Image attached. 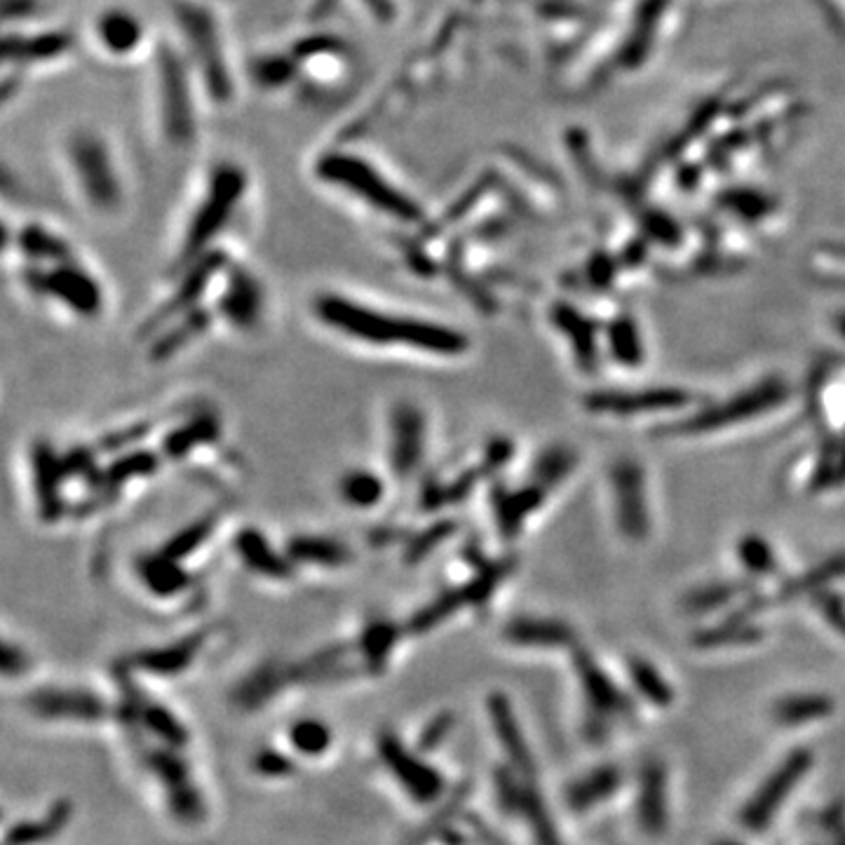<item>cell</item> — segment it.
<instances>
[{
    "instance_id": "1",
    "label": "cell",
    "mask_w": 845,
    "mask_h": 845,
    "mask_svg": "<svg viewBox=\"0 0 845 845\" xmlns=\"http://www.w3.org/2000/svg\"><path fill=\"white\" fill-rule=\"evenodd\" d=\"M316 316L329 329L371 346H398L435 355H463L470 348L465 333L454 327L416 318L392 316L377 308L350 301L341 293H322L312 303Z\"/></svg>"
},
{
    "instance_id": "2",
    "label": "cell",
    "mask_w": 845,
    "mask_h": 845,
    "mask_svg": "<svg viewBox=\"0 0 845 845\" xmlns=\"http://www.w3.org/2000/svg\"><path fill=\"white\" fill-rule=\"evenodd\" d=\"M172 14L176 35H179L176 43L184 50L203 96L214 106H230L238 96V73H235L226 29L214 3L174 0Z\"/></svg>"
},
{
    "instance_id": "3",
    "label": "cell",
    "mask_w": 845,
    "mask_h": 845,
    "mask_svg": "<svg viewBox=\"0 0 845 845\" xmlns=\"http://www.w3.org/2000/svg\"><path fill=\"white\" fill-rule=\"evenodd\" d=\"M316 176L322 184L348 193L350 198H358L373 212L390 216V219L416 226L425 216L423 207L411 195L400 190V186L392 184L377 165L360 153L343 148L324 151L316 163Z\"/></svg>"
},
{
    "instance_id": "4",
    "label": "cell",
    "mask_w": 845,
    "mask_h": 845,
    "mask_svg": "<svg viewBox=\"0 0 845 845\" xmlns=\"http://www.w3.org/2000/svg\"><path fill=\"white\" fill-rule=\"evenodd\" d=\"M155 115L167 144L190 146L198 136V81L176 41H161L153 52Z\"/></svg>"
},
{
    "instance_id": "5",
    "label": "cell",
    "mask_w": 845,
    "mask_h": 845,
    "mask_svg": "<svg viewBox=\"0 0 845 845\" xmlns=\"http://www.w3.org/2000/svg\"><path fill=\"white\" fill-rule=\"evenodd\" d=\"M64 163L83 200L100 214L123 205V179L106 136L87 125L73 127L64 140Z\"/></svg>"
},
{
    "instance_id": "6",
    "label": "cell",
    "mask_w": 845,
    "mask_h": 845,
    "mask_svg": "<svg viewBox=\"0 0 845 845\" xmlns=\"http://www.w3.org/2000/svg\"><path fill=\"white\" fill-rule=\"evenodd\" d=\"M247 186H249L247 172L238 163L224 161L212 169L203 200L198 203V209H195L190 216V224H188L182 254H179L182 266L205 257V249L212 245L216 235L226 228L230 216L243 203Z\"/></svg>"
},
{
    "instance_id": "7",
    "label": "cell",
    "mask_w": 845,
    "mask_h": 845,
    "mask_svg": "<svg viewBox=\"0 0 845 845\" xmlns=\"http://www.w3.org/2000/svg\"><path fill=\"white\" fill-rule=\"evenodd\" d=\"M790 395V388L780 379H769L750 390L740 392L738 398L721 402L717 406H710L700 411V414L677 421L672 425L660 427L662 437H693V435H707V432L725 427V425H735L742 421H750L761 416L763 411L780 406Z\"/></svg>"
},
{
    "instance_id": "8",
    "label": "cell",
    "mask_w": 845,
    "mask_h": 845,
    "mask_svg": "<svg viewBox=\"0 0 845 845\" xmlns=\"http://www.w3.org/2000/svg\"><path fill=\"white\" fill-rule=\"evenodd\" d=\"M75 48L71 31L59 27L41 29H8L3 38L6 71L24 73L29 69H43L66 59Z\"/></svg>"
},
{
    "instance_id": "9",
    "label": "cell",
    "mask_w": 845,
    "mask_h": 845,
    "mask_svg": "<svg viewBox=\"0 0 845 845\" xmlns=\"http://www.w3.org/2000/svg\"><path fill=\"white\" fill-rule=\"evenodd\" d=\"M27 285H31L35 291L54 297L59 303L78 312V316L92 318L102 310L104 297L100 285H96L90 272L73 261L56 264L48 272H27Z\"/></svg>"
},
{
    "instance_id": "10",
    "label": "cell",
    "mask_w": 845,
    "mask_h": 845,
    "mask_svg": "<svg viewBox=\"0 0 845 845\" xmlns=\"http://www.w3.org/2000/svg\"><path fill=\"white\" fill-rule=\"evenodd\" d=\"M92 38L102 54L113 62L134 59L148 43L142 17L125 6H109L92 22Z\"/></svg>"
},
{
    "instance_id": "11",
    "label": "cell",
    "mask_w": 845,
    "mask_h": 845,
    "mask_svg": "<svg viewBox=\"0 0 845 845\" xmlns=\"http://www.w3.org/2000/svg\"><path fill=\"white\" fill-rule=\"evenodd\" d=\"M423 456H425L423 411L411 402H400L390 414V444H388L390 473L400 480H409L419 470Z\"/></svg>"
},
{
    "instance_id": "12",
    "label": "cell",
    "mask_w": 845,
    "mask_h": 845,
    "mask_svg": "<svg viewBox=\"0 0 845 845\" xmlns=\"http://www.w3.org/2000/svg\"><path fill=\"white\" fill-rule=\"evenodd\" d=\"M693 395L681 388H646V390H599L583 400L592 414L637 416L643 411H667L691 404Z\"/></svg>"
},
{
    "instance_id": "13",
    "label": "cell",
    "mask_w": 845,
    "mask_h": 845,
    "mask_svg": "<svg viewBox=\"0 0 845 845\" xmlns=\"http://www.w3.org/2000/svg\"><path fill=\"white\" fill-rule=\"evenodd\" d=\"M379 754L388 765V771L400 780L411 798H416L419 803H432L444 792V780L440 773L430 769L419 756L409 754L406 746L395 735L383 733L379 738Z\"/></svg>"
},
{
    "instance_id": "14",
    "label": "cell",
    "mask_w": 845,
    "mask_h": 845,
    "mask_svg": "<svg viewBox=\"0 0 845 845\" xmlns=\"http://www.w3.org/2000/svg\"><path fill=\"white\" fill-rule=\"evenodd\" d=\"M146 763H148V769L158 775V780L165 784L172 813L184 822L203 820L205 805H203L200 794L195 792V787H193L188 765L184 763V759L169 746V750L148 752Z\"/></svg>"
},
{
    "instance_id": "15",
    "label": "cell",
    "mask_w": 845,
    "mask_h": 845,
    "mask_svg": "<svg viewBox=\"0 0 845 845\" xmlns=\"http://www.w3.org/2000/svg\"><path fill=\"white\" fill-rule=\"evenodd\" d=\"M614 494H616V513L618 526L630 540H643L651 528L646 509V491H643V473L641 465L625 458L614 465Z\"/></svg>"
},
{
    "instance_id": "16",
    "label": "cell",
    "mask_w": 845,
    "mask_h": 845,
    "mask_svg": "<svg viewBox=\"0 0 845 845\" xmlns=\"http://www.w3.org/2000/svg\"><path fill=\"white\" fill-rule=\"evenodd\" d=\"M29 707L35 717L43 719L100 721L109 717V707L102 698L85 691H64V688H45V691L31 693Z\"/></svg>"
},
{
    "instance_id": "17",
    "label": "cell",
    "mask_w": 845,
    "mask_h": 845,
    "mask_svg": "<svg viewBox=\"0 0 845 845\" xmlns=\"http://www.w3.org/2000/svg\"><path fill=\"white\" fill-rule=\"evenodd\" d=\"M224 266V257L219 251H209L207 257L193 261L190 264V270L186 272V280L182 282V287L176 289L174 297L153 316V320L146 322V331L151 329H158L163 327L165 322H169L172 318L182 316V312H193L195 310V303H198L200 293L205 291V287L209 285V280L214 278L216 272H219V268Z\"/></svg>"
},
{
    "instance_id": "18",
    "label": "cell",
    "mask_w": 845,
    "mask_h": 845,
    "mask_svg": "<svg viewBox=\"0 0 845 845\" xmlns=\"http://www.w3.org/2000/svg\"><path fill=\"white\" fill-rule=\"evenodd\" d=\"M31 467H33V488L38 507L45 519H56L62 515V498H59V486L66 475L64 458L54 454L45 442L35 444L31 451Z\"/></svg>"
},
{
    "instance_id": "19",
    "label": "cell",
    "mask_w": 845,
    "mask_h": 845,
    "mask_svg": "<svg viewBox=\"0 0 845 845\" xmlns=\"http://www.w3.org/2000/svg\"><path fill=\"white\" fill-rule=\"evenodd\" d=\"M547 496V488L540 484H530L519 491H507L503 486H496L494 491V507H496V519L498 528L505 538H515L519 534V528L524 519L536 513L540 503Z\"/></svg>"
},
{
    "instance_id": "20",
    "label": "cell",
    "mask_w": 845,
    "mask_h": 845,
    "mask_svg": "<svg viewBox=\"0 0 845 845\" xmlns=\"http://www.w3.org/2000/svg\"><path fill=\"white\" fill-rule=\"evenodd\" d=\"M553 322L555 327L566 333L568 343L574 348V355L580 369L595 371L597 369V331L595 324L589 322L583 312H578L574 306L557 303L553 308Z\"/></svg>"
},
{
    "instance_id": "21",
    "label": "cell",
    "mask_w": 845,
    "mask_h": 845,
    "mask_svg": "<svg viewBox=\"0 0 845 845\" xmlns=\"http://www.w3.org/2000/svg\"><path fill=\"white\" fill-rule=\"evenodd\" d=\"M221 310L228 322H233L235 327H251L254 322L259 320V312H261V287L259 282L251 278L249 272L245 270H238L230 275L228 280V289L224 293V301H221Z\"/></svg>"
},
{
    "instance_id": "22",
    "label": "cell",
    "mask_w": 845,
    "mask_h": 845,
    "mask_svg": "<svg viewBox=\"0 0 845 845\" xmlns=\"http://www.w3.org/2000/svg\"><path fill=\"white\" fill-rule=\"evenodd\" d=\"M203 641H205L203 635H193V637H186V639L176 641L172 646L153 648V651H144L140 656H134L132 662L136 667H142V670L161 674V677L182 674L186 667L193 664L195 656H198V651L203 648Z\"/></svg>"
},
{
    "instance_id": "23",
    "label": "cell",
    "mask_w": 845,
    "mask_h": 845,
    "mask_svg": "<svg viewBox=\"0 0 845 845\" xmlns=\"http://www.w3.org/2000/svg\"><path fill=\"white\" fill-rule=\"evenodd\" d=\"M249 81L264 92H282L301 81V69L291 52H266L251 59Z\"/></svg>"
},
{
    "instance_id": "24",
    "label": "cell",
    "mask_w": 845,
    "mask_h": 845,
    "mask_svg": "<svg viewBox=\"0 0 845 845\" xmlns=\"http://www.w3.org/2000/svg\"><path fill=\"white\" fill-rule=\"evenodd\" d=\"M235 553L240 555V559L251 568V571H257L261 576L287 578L291 574L289 559L275 553L270 543L254 528L243 530V534L235 538Z\"/></svg>"
},
{
    "instance_id": "25",
    "label": "cell",
    "mask_w": 845,
    "mask_h": 845,
    "mask_svg": "<svg viewBox=\"0 0 845 845\" xmlns=\"http://www.w3.org/2000/svg\"><path fill=\"white\" fill-rule=\"evenodd\" d=\"M287 555H289V561L329 566V568L346 566L352 559L350 549L343 543L320 538V536H297L293 540H289Z\"/></svg>"
},
{
    "instance_id": "26",
    "label": "cell",
    "mask_w": 845,
    "mask_h": 845,
    "mask_svg": "<svg viewBox=\"0 0 845 845\" xmlns=\"http://www.w3.org/2000/svg\"><path fill=\"white\" fill-rule=\"evenodd\" d=\"M140 576L144 585L158 597H174L188 587V576L179 568V561L167 555H151L140 559Z\"/></svg>"
},
{
    "instance_id": "27",
    "label": "cell",
    "mask_w": 845,
    "mask_h": 845,
    "mask_svg": "<svg viewBox=\"0 0 845 845\" xmlns=\"http://www.w3.org/2000/svg\"><path fill=\"white\" fill-rule=\"evenodd\" d=\"M19 247H22L24 257L29 261H50V264H64L71 261L69 245L59 238V235L50 233L41 224H29L22 233H19Z\"/></svg>"
},
{
    "instance_id": "28",
    "label": "cell",
    "mask_w": 845,
    "mask_h": 845,
    "mask_svg": "<svg viewBox=\"0 0 845 845\" xmlns=\"http://www.w3.org/2000/svg\"><path fill=\"white\" fill-rule=\"evenodd\" d=\"M69 817H71V805L66 801H59L52 805L50 813L43 820L24 822V824H17V827H12L8 832L6 843L8 845H35V843L50 841L52 836H56L66 827Z\"/></svg>"
},
{
    "instance_id": "29",
    "label": "cell",
    "mask_w": 845,
    "mask_h": 845,
    "mask_svg": "<svg viewBox=\"0 0 845 845\" xmlns=\"http://www.w3.org/2000/svg\"><path fill=\"white\" fill-rule=\"evenodd\" d=\"M287 681H289L287 670H280V667L275 664H266L240 683L238 691H235V700H238L243 707H247V710H257V707L275 698V693H278Z\"/></svg>"
},
{
    "instance_id": "30",
    "label": "cell",
    "mask_w": 845,
    "mask_h": 845,
    "mask_svg": "<svg viewBox=\"0 0 845 845\" xmlns=\"http://www.w3.org/2000/svg\"><path fill=\"white\" fill-rule=\"evenodd\" d=\"M216 437H219V423H216L214 416H198L182 427H176L169 432L165 440V454L169 458H182L186 456L193 446L198 444H212Z\"/></svg>"
},
{
    "instance_id": "31",
    "label": "cell",
    "mask_w": 845,
    "mask_h": 845,
    "mask_svg": "<svg viewBox=\"0 0 845 845\" xmlns=\"http://www.w3.org/2000/svg\"><path fill=\"white\" fill-rule=\"evenodd\" d=\"M608 348L616 362L625 367H639L643 362L641 333L630 316H620L608 324Z\"/></svg>"
},
{
    "instance_id": "32",
    "label": "cell",
    "mask_w": 845,
    "mask_h": 845,
    "mask_svg": "<svg viewBox=\"0 0 845 845\" xmlns=\"http://www.w3.org/2000/svg\"><path fill=\"white\" fill-rule=\"evenodd\" d=\"M341 498L355 509H369L379 505L385 496V486L379 475L369 470H350L341 477Z\"/></svg>"
},
{
    "instance_id": "33",
    "label": "cell",
    "mask_w": 845,
    "mask_h": 845,
    "mask_svg": "<svg viewBox=\"0 0 845 845\" xmlns=\"http://www.w3.org/2000/svg\"><path fill=\"white\" fill-rule=\"evenodd\" d=\"M398 627L388 620H373L360 639V651L371 672H381L392 648L398 643Z\"/></svg>"
},
{
    "instance_id": "34",
    "label": "cell",
    "mask_w": 845,
    "mask_h": 845,
    "mask_svg": "<svg viewBox=\"0 0 845 845\" xmlns=\"http://www.w3.org/2000/svg\"><path fill=\"white\" fill-rule=\"evenodd\" d=\"M505 637L522 646H557L571 639L568 627L559 622H540V620H517L505 630Z\"/></svg>"
},
{
    "instance_id": "35",
    "label": "cell",
    "mask_w": 845,
    "mask_h": 845,
    "mask_svg": "<svg viewBox=\"0 0 845 845\" xmlns=\"http://www.w3.org/2000/svg\"><path fill=\"white\" fill-rule=\"evenodd\" d=\"M463 606H467L465 589H451V592H446V595L437 597L432 604L423 606L421 611L411 618L409 632L425 635L430 630H435V627L442 625L449 616H454L456 611H461Z\"/></svg>"
},
{
    "instance_id": "36",
    "label": "cell",
    "mask_w": 845,
    "mask_h": 845,
    "mask_svg": "<svg viewBox=\"0 0 845 845\" xmlns=\"http://www.w3.org/2000/svg\"><path fill=\"white\" fill-rule=\"evenodd\" d=\"M719 205L740 216L742 221H759L773 212V200L765 193L752 188H731L719 195Z\"/></svg>"
},
{
    "instance_id": "37",
    "label": "cell",
    "mask_w": 845,
    "mask_h": 845,
    "mask_svg": "<svg viewBox=\"0 0 845 845\" xmlns=\"http://www.w3.org/2000/svg\"><path fill=\"white\" fill-rule=\"evenodd\" d=\"M142 723L148 725V729L158 735L163 742L172 750H182V746L188 744V733L182 725L179 719H174L172 712H167L165 707L144 700L142 704Z\"/></svg>"
},
{
    "instance_id": "38",
    "label": "cell",
    "mask_w": 845,
    "mask_h": 845,
    "mask_svg": "<svg viewBox=\"0 0 845 845\" xmlns=\"http://www.w3.org/2000/svg\"><path fill=\"white\" fill-rule=\"evenodd\" d=\"M576 463L578 458L571 449H564V446L547 449L534 467L536 484H540L543 488H553L555 484H559L561 480H566L574 473Z\"/></svg>"
},
{
    "instance_id": "39",
    "label": "cell",
    "mask_w": 845,
    "mask_h": 845,
    "mask_svg": "<svg viewBox=\"0 0 845 845\" xmlns=\"http://www.w3.org/2000/svg\"><path fill=\"white\" fill-rule=\"evenodd\" d=\"M289 738H291V744L306 756H320L331 744V731L327 729V723L318 719H303L299 723H293Z\"/></svg>"
},
{
    "instance_id": "40",
    "label": "cell",
    "mask_w": 845,
    "mask_h": 845,
    "mask_svg": "<svg viewBox=\"0 0 845 845\" xmlns=\"http://www.w3.org/2000/svg\"><path fill=\"white\" fill-rule=\"evenodd\" d=\"M843 576H845V555H836L827 561H822L820 566H815L813 571H808L805 576L796 578L794 583H790L787 587L782 589V597H796L803 592H811V589H817L824 583H829L834 578H843Z\"/></svg>"
},
{
    "instance_id": "41",
    "label": "cell",
    "mask_w": 845,
    "mask_h": 845,
    "mask_svg": "<svg viewBox=\"0 0 845 845\" xmlns=\"http://www.w3.org/2000/svg\"><path fill=\"white\" fill-rule=\"evenodd\" d=\"M209 324V316H205L203 310H193L188 320H184L179 327L172 329L167 333V339H158L153 346V355L155 358H165V355H172L174 350L184 348L193 337H198L200 331H205Z\"/></svg>"
},
{
    "instance_id": "42",
    "label": "cell",
    "mask_w": 845,
    "mask_h": 845,
    "mask_svg": "<svg viewBox=\"0 0 845 845\" xmlns=\"http://www.w3.org/2000/svg\"><path fill=\"white\" fill-rule=\"evenodd\" d=\"M639 221H641V228L648 238L656 240L662 247L674 249L683 240V233H681L679 224L672 219L670 214H664L660 209H643L639 214Z\"/></svg>"
},
{
    "instance_id": "43",
    "label": "cell",
    "mask_w": 845,
    "mask_h": 845,
    "mask_svg": "<svg viewBox=\"0 0 845 845\" xmlns=\"http://www.w3.org/2000/svg\"><path fill=\"white\" fill-rule=\"evenodd\" d=\"M214 522H216L214 517H203L200 522H195L188 528L179 530V534L172 538V543L165 545L163 555H167L174 561H179V559L193 555L195 549H198L209 538V534L214 530Z\"/></svg>"
},
{
    "instance_id": "44",
    "label": "cell",
    "mask_w": 845,
    "mask_h": 845,
    "mask_svg": "<svg viewBox=\"0 0 845 845\" xmlns=\"http://www.w3.org/2000/svg\"><path fill=\"white\" fill-rule=\"evenodd\" d=\"M740 559L742 564L750 568V571L754 574H775L777 566H775V555H773V547L769 545V540H763L761 536H744L740 540Z\"/></svg>"
},
{
    "instance_id": "45",
    "label": "cell",
    "mask_w": 845,
    "mask_h": 845,
    "mask_svg": "<svg viewBox=\"0 0 845 845\" xmlns=\"http://www.w3.org/2000/svg\"><path fill=\"white\" fill-rule=\"evenodd\" d=\"M616 272H618V264H616V259L611 257V254L595 251L592 257H589V261H587L585 278H587V285L592 287V289L606 291V289H611V285L616 280Z\"/></svg>"
},
{
    "instance_id": "46",
    "label": "cell",
    "mask_w": 845,
    "mask_h": 845,
    "mask_svg": "<svg viewBox=\"0 0 845 845\" xmlns=\"http://www.w3.org/2000/svg\"><path fill=\"white\" fill-rule=\"evenodd\" d=\"M155 467H158V461H155L153 454H144V451H134L130 456H123L111 470V482L115 480L117 484L142 477V475H153Z\"/></svg>"
},
{
    "instance_id": "47",
    "label": "cell",
    "mask_w": 845,
    "mask_h": 845,
    "mask_svg": "<svg viewBox=\"0 0 845 845\" xmlns=\"http://www.w3.org/2000/svg\"><path fill=\"white\" fill-rule=\"evenodd\" d=\"M254 771L266 777H287L293 773V761L280 752L266 750L254 759Z\"/></svg>"
},
{
    "instance_id": "48",
    "label": "cell",
    "mask_w": 845,
    "mask_h": 845,
    "mask_svg": "<svg viewBox=\"0 0 845 845\" xmlns=\"http://www.w3.org/2000/svg\"><path fill=\"white\" fill-rule=\"evenodd\" d=\"M740 585H714V587H704L700 589V592H695L691 597V604L695 611H707V608H714L719 604H725L731 597H735L740 592Z\"/></svg>"
},
{
    "instance_id": "49",
    "label": "cell",
    "mask_w": 845,
    "mask_h": 845,
    "mask_svg": "<svg viewBox=\"0 0 845 845\" xmlns=\"http://www.w3.org/2000/svg\"><path fill=\"white\" fill-rule=\"evenodd\" d=\"M364 14L379 27H392L400 17L398 0H358Z\"/></svg>"
},
{
    "instance_id": "50",
    "label": "cell",
    "mask_w": 845,
    "mask_h": 845,
    "mask_svg": "<svg viewBox=\"0 0 845 845\" xmlns=\"http://www.w3.org/2000/svg\"><path fill=\"white\" fill-rule=\"evenodd\" d=\"M451 725H454V717H451L449 712L440 714L437 719H432V721L425 725V729H423V733H421L419 750H423V752L435 750V746L449 735Z\"/></svg>"
},
{
    "instance_id": "51",
    "label": "cell",
    "mask_w": 845,
    "mask_h": 845,
    "mask_svg": "<svg viewBox=\"0 0 845 845\" xmlns=\"http://www.w3.org/2000/svg\"><path fill=\"white\" fill-rule=\"evenodd\" d=\"M693 268L700 275H725V272L740 270L742 261H735L731 257H721V254H702V257L695 259Z\"/></svg>"
},
{
    "instance_id": "52",
    "label": "cell",
    "mask_w": 845,
    "mask_h": 845,
    "mask_svg": "<svg viewBox=\"0 0 845 845\" xmlns=\"http://www.w3.org/2000/svg\"><path fill=\"white\" fill-rule=\"evenodd\" d=\"M515 454V446L509 440H503V437H496L494 442H491L486 446V458H484V473H494V470L503 467L505 463H509V458H513Z\"/></svg>"
},
{
    "instance_id": "53",
    "label": "cell",
    "mask_w": 845,
    "mask_h": 845,
    "mask_svg": "<svg viewBox=\"0 0 845 845\" xmlns=\"http://www.w3.org/2000/svg\"><path fill=\"white\" fill-rule=\"evenodd\" d=\"M41 10V3L38 0H3V17L6 24L17 22H31V19Z\"/></svg>"
},
{
    "instance_id": "54",
    "label": "cell",
    "mask_w": 845,
    "mask_h": 845,
    "mask_svg": "<svg viewBox=\"0 0 845 845\" xmlns=\"http://www.w3.org/2000/svg\"><path fill=\"white\" fill-rule=\"evenodd\" d=\"M454 522H446V524H440V526H432V530H430V534H425L416 545H411V555H409V559H419V557H423V555H427L430 553V547H435V543H440V540H444L446 536H451V534H454Z\"/></svg>"
},
{
    "instance_id": "55",
    "label": "cell",
    "mask_w": 845,
    "mask_h": 845,
    "mask_svg": "<svg viewBox=\"0 0 845 845\" xmlns=\"http://www.w3.org/2000/svg\"><path fill=\"white\" fill-rule=\"evenodd\" d=\"M817 606L822 608L824 616L832 620L836 630H841L845 635V606H843V601L836 595H822V597H817Z\"/></svg>"
},
{
    "instance_id": "56",
    "label": "cell",
    "mask_w": 845,
    "mask_h": 845,
    "mask_svg": "<svg viewBox=\"0 0 845 845\" xmlns=\"http://www.w3.org/2000/svg\"><path fill=\"white\" fill-rule=\"evenodd\" d=\"M648 257L646 240H632L620 254V268H639Z\"/></svg>"
},
{
    "instance_id": "57",
    "label": "cell",
    "mask_w": 845,
    "mask_h": 845,
    "mask_svg": "<svg viewBox=\"0 0 845 845\" xmlns=\"http://www.w3.org/2000/svg\"><path fill=\"white\" fill-rule=\"evenodd\" d=\"M24 670H27V656L19 651V648H14L12 643H6V648H3V672L8 677H14Z\"/></svg>"
},
{
    "instance_id": "58",
    "label": "cell",
    "mask_w": 845,
    "mask_h": 845,
    "mask_svg": "<svg viewBox=\"0 0 845 845\" xmlns=\"http://www.w3.org/2000/svg\"><path fill=\"white\" fill-rule=\"evenodd\" d=\"M817 251H822L824 257H832L836 261H845V243H822Z\"/></svg>"
},
{
    "instance_id": "59",
    "label": "cell",
    "mask_w": 845,
    "mask_h": 845,
    "mask_svg": "<svg viewBox=\"0 0 845 845\" xmlns=\"http://www.w3.org/2000/svg\"><path fill=\"white\" fill-rule=\"evenodd\" d=\"M843 482H845V449H841L838 461H836V470H834V486H836V484H843Z\"/></svg>"
},
{
    "instance_id": "60",
    "label": "cell",
    "mask_w": 845,
    "mask_h": 845,
    "mask_svg": "<svg viewBox=\"0 0 845 845\" xmlns=\"http://www.w3.org/2000/svg\"><path fill=\"white\" fill-rule=\"evenodd\" d=\"M836 327H838V331L845 337V312H838V316H836Z\"/></svg>"
},
{
    "instance_id": "61",
    "label": "cell",
    "mask_w": 845,
    "mask_h": 845,
    "mask_svg": "<svg viewBox=\"0 0 845 845\" xmlns=\"http://www.w3.org/2000/svg\"><path fill=\"white\" fill-rule=\"evenodd\" d=\"M207 3H219V0H207Z\"/></svg>"
}]
</instances>
